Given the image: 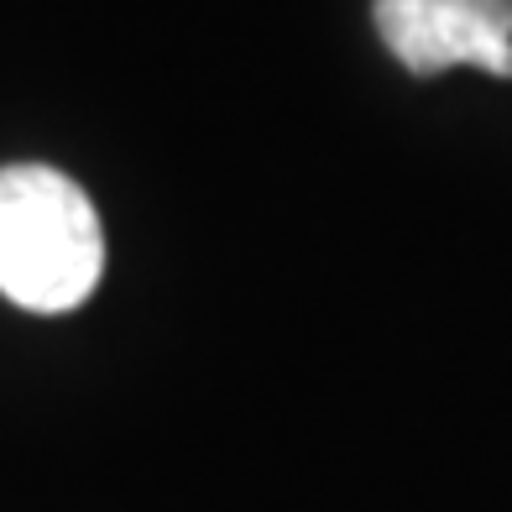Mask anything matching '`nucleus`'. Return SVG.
I'll use <instances>...</instances> for the list:
<instances>
[{
    "label": "nucleus",
    "instance_id": "f257e3e1",
    "mask_svg": "<svg viewBox=\"0 0 512 512\" xmlns=\"http://www.w3.org/2000/svg\"><path fill=\"white\" fill-rule=\"evenodd\" d=\"M105 272V230L89 194L42 162L0 168V293L32 314H68Z\"/></svg>",
    "mask_w": 512,
    "mask_h": 512
},
{
    "label": "nucleus",
    "instance_id": "f03ea898",
    "mask_svg": "<svg viewBox=\"0 0 512 512\" xmlns=\"http://www.w3.org/2000/svg\"><path fill=\"white\" fill-rule=\"evenodd\" d=\"M371 21L418 79L455 63L512 79V0H371Z\"/></svg>",
    "mask_w": 512,
    "mask_h": 512
}]
</instances>
